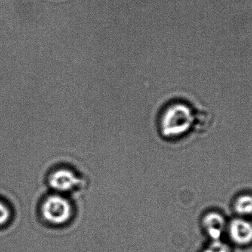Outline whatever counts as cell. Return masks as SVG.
<instances>
[{"mask_svg":"<svg viewBox=\"0 0 252 252\" xmlns=\"http://www.w3.org/2000/svg\"><path fill=\"white\" fill-rule=\"evenodd\" d=\"M235 210L240 215L247 216L252 213V196L243 195L239 197L235 204Z\"/></svg>","mask_w":252,"mask_h":252,"instance_id":"8992f818","label":"cell"},{"mask_svg":"<svg viewBox=\"0 0 252 252\" xmlns=\"http://www.w3.org/2000/svg\"><path fill=\"white\" fill-rule=\"evenodd\" d=\"M49 186L59 192H68L81 185V180L72 170L61 168L52 172L47 179Z\"/></svg>","mask_w":252,"mask_h":252,"instance_id":"3957f363","label":"cell"},{"mask_svg":"<svg viewBox=\"0 0 252 252\" xmlns=\"http://www.w3.org/2000/svg\"><path fill=\"white\" fill-rule=\"evenodd\" d=\"M194 122L192 110L185 104L169 106L162 115L161 132L166 137H178L189 131Z\"/></svg>","mask_w":252,"mask_h":252,"instance_id":"6da1fadb","label":"cell"},{"mask_svg":"<svg viewBox=\"0 0 252 252\" xmlns=\"http://www.w3.org/2000/svg\"><path fill=\"white\" fill-rule=\"evenodd\" d=\"M13 210L9 204L0 198V229L8 226L13 219Z\"/></svg>","mask_w":252,"mask_h":252,"instance_id":"52a82bcc","label":"cell"},{"mask_svg":"<svg viewBox=\"0 0 252 252\" xmlns=\"http://www.w3.org/2000/svg\"><path fill=\"white\" fill-rule=\"evenodd\" d=\"M40 215L43 220L52 226H62L72 216V207L64 197L51 195L46 197L40 204Z\"/></svg>","mask_w":252,"mask_h":252,"instance_id":"7a4b0ae2","label":"cell"},{"mask_svg":"<svg viewBox=\"0 0 252 252\" xmlns=\"http://www.w3.org/2000/svg\"><path fill=\"white\" fill-rule=\"evenodd\" d=\"M202 252H231L230 249L220 241H214L204 249Z\"/></svg>","mask_w":252,"mask_h":252,"instance_id":"ba28073f","label":"cell"},{"mask_svg":"<svg viewBox=\"0 0 252 252\" xmlns=\"http://www.w3.org/2000/svg\"><path fill=\"white\" fill-rule=\"evenodd\" d=\"M231 239L239 245H247L252 242V225L246 220H234L229 226Z\"/></svg>","mask_w":252,"mask_h":252,"instance_id":"277c9868","label":"cell"},{"mask_svg":"<svg viewBox=\"0 0 252 252\" xmlns=\"http://www.w3.org/2000/svg\"><path fill=\"white\" fill-rule=\"evenodd\" d=\"M204 226L207 235L214 241H220L225 229L224 218L217 213H210L205 216Z\"/></svg>","mask_w":252,"mask_h":252,"instance_id":"5b68a950","label":"cell"}]
</instances>
